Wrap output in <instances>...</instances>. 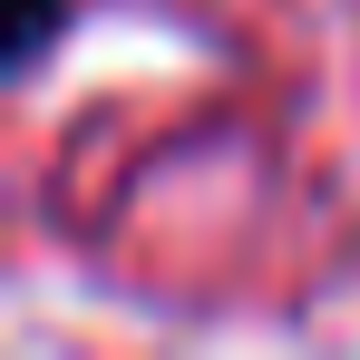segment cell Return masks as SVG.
<instances>
[{
    "mask_svg": "<svg viewBox=\"0 0 360 360\" xmlns=\"http://www.w3.org/2000/svg\"><path fill=\"white\" fill-rule=\"evenodd\" d=\"M49 30H59V0H10V59H39Z\"/></svg>",
    "mask_w": 360,
    "mask_h": 360,
    "instance_id": "obj_1",
    "label": "cell"
}]
</instances>
